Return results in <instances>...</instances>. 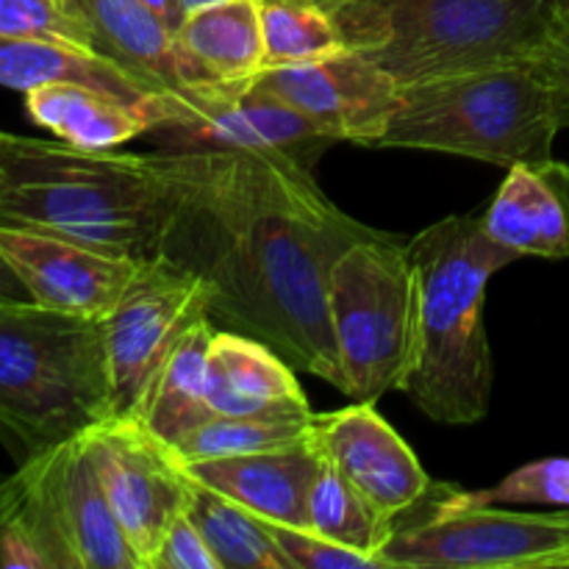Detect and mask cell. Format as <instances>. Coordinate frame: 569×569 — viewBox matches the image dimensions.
<instances>
[{
    "label": "cell",
    "mask_w": 569,
    "mask_h": 569,
    "mask_svg": "<svg viewBox=\"0 0 569 569\" xmlns=\"http://www.w3.org/2000/svg\"><path fill=\"white\" fill-rule=\"evenodd\" d=\"M189 192L161 256L198 276L217 328L270 345L342 392L333 261L376 228L345 214L298 150H187Z\"/></svg>",
    "instance_id": "1"
},
{
    "label": "cell",
    "mask_w": 569,
    "mask_h": 569,
    "mask_svg": "<svg viewBox=\"0 0 569 569\" xmlns=\"http://www.w3.org/2000/svg\"><path fill=\"white\" fill-rule=\"evenodd\" d=\"M189 192L187 150L120 153L0 131V226L150 261Z\"/></svg>",
    "instance_id": "2"
},
{
    "label": "cell",
    "mask_w": 569,
    "mask_h": 569,
    "mask_svg": "<svg viewBox=\"0 0 569 569\" xmlns=\"http://www.w3.org/2000/svg\"><path fill=\"white\" fill-rule=\"evenodd\" d=\"M417 276L415 356L400 392L442 426H472L492 403V348L483 326L489 278L517 261L483 217L450 214L409 239Z\"/></svg>",
    "instance_id": "3"
},
{
    "label": "cell",
    "mask_w": 569,
    "mask_h": 569,
    "mask_svg": "<svg viewBox=\"0 0 569 569\" xmlns=\"http://www.w3.org/2000/svg\"><path fill=\"white\" fill-rule=\"evenodd\" d=\"M345 48L400 89L528 61L561 0H326Z\"/></svg>",
    "instance_id": "4"
},
{
    "label": "cell",
    "mask_w": 569,
    "mask_h": 569,
    "mask_svg": "<svg viewBox=\"0 0 569 569\" xmlns=\"http://www.w3.org/2000/svg\"><path fill=\"white\" fill-rule=\"evenodd\" d=\"M114 417L103 320L37 303L0 306V433L22 453Z\"/></svg>",
    "instance_id": "5"
},
{
    "label": "cell",
    "mask_w": 569,
    "mask_h": 569,
    "mask_svg": "<svg viewBox=\"0 0 569 569\" xmlns=\"http://www.w3.org/2000/svg\"><path fill=\"white\" fill-rule=\"evenodd\" d=\"M559 131L542 72L531 61H509L400 89V106L378 148L433 150L509 170L553 159Z\"/></svg>",
    "instance_id": "6"
},
{
    "label": "cell",
    "mask_w": 569,
    "mask_h": 569,
    "mask_svg": "<svg viewBox=\"0 0 569 569\" xmlns=\"http://www.w3.org/2000/svg\"><path fill=\"white\" fill-rule=\"evenodd\" d=\"M0 569H142L103 492L87 433L0 478Z\"/></svg>",
    "instance_id": "7"
},
{
    "label": "cell",
    "mask_w": 569,
    "mask_h": 569,
    "mask_svg": "<svg viewBox=\"0 0 569 569\" xmlns=\"http://www.w3.org/2000/svg\"><path fill=\"white\" fill-rule=\"evenodd\" d=\"M328 320L342 395L378 403L403 389L415 356L417 276L409 242L376 231L350 244L328 272Z\"/></svg>",
    "instance_id": "8"
},
{
    "label": "cell",
    "mask_w": 569,
    "mask_h": 569,
    "mask_svg": "<svg viewBox=\"0 0 569 569\" xmlns=\"http://www.w3.org/2000/svg\"><path fill=\"white\" fill-rule=\"evenodd\" d=\"M431 515L395 522L383 569H569L567 515H526L470 503L461 489L433 487Z\"/></svg>",
    "instance_id": "9"
},
{
    "label": "cell",
    "mask_w": 569,
    "mask_h": 569,
    "mask_svg": "<svg viewBox=\"0 0 569 569\" xmlns=\"http://www.w3.org/2000/svg\"><path fill=\"white\" fill-rule=\"evenodd\" d=\"M200 317H206V289L198 276L167 256L137 267L120 303L103 320L114 417H137L161 361Z\"/></svg>",
    "instance_id": "10"
},
{
    "label": "cell",
    "mask_w": 569,
    "mask_h": 569,
    "mask_svg": "<svg viewBox=\"0 0 569 569\" xmlns=\"http://www.w3.org/2000/svg\"><path fill=\"white\" fill-rule=\"evenodd\" d=\"M87 442L122 537L148 569L170 522L187 509V470L139 417H109L89 428Z\"/></svg>",
    "instance_id": "11"
},
{
    "label": "cell",
    "mask_w": 569,
    "mask_h": 569,
    "mask_svg": "<svg viewBox=\"0 0 569 569\" xmlns=\"http://www.w3.org/2000/svg\"><path fill=\"white\" fill-rule=\"evenodd\" d=\"M170 150H298L328 139L292 106L253 81L206 83L159 98V122L150 128Z\"/></svg>",
    "instance_id": "12"
},
{
    "label": "cell",
    "mask_w": 569,
    "mask_h": 569,
    "mask_svg": "<svg viewBox=\"0 0 569 569\" xmlns=\"http://www.w3.org/2000/svg\"><path fill=\"white\" fill-rule=\"evenodd\" d=\"M253 83L303 114L328 142L378 148L400 106V87L359 50L261 70Z\"/></svg>",
    "instance_id": "13"
},
{
    "label": "cell",
    "mask_w": 569,
    "mask_h": 569,
    "mask_svg": "<svg viewBox=\"0 0 569 569\" xmlns=\"http://www.w3.org/2000/svg\"><path fill=\"white\" fill-rule=\"evenodd\" d=\"M311 442L389 520L415 511L433 487L415 450L378 415L376 403L353 400L339 411L315 415Z\"/></svg>",
    "instance_id": "14"
},
{
    "label": "cell",
    "mask_w": 569,
    "mask_h": 569,
    "mask_svg": "<svg viewBox=\"0 0 569 569\" xmlns=\"http://www.w3.org/2000/svg\"><path fill=\"white\" fill-rule=\"evenodd\" d=\"M0 253L22 278L33 303L89 320H109L142 264L20 226H0Z\"/></svg>",
    "instance_id": "15"
},
{
    "label": "cell",
    "mask_w": 569,
    "mask_h": 569,
    "mask_svg": "<svg viewBox=\"0 0 569 569\" xmlns=\"http://www.w3.org/2000/svg\"><path fill=\"white\" fill-rule=\"evenodd\" d=\"M87 33L92 53L103 56L153 98L206 87L189 70L176 31L139 0H61Z\"/></svg>",
    "instance_id": "16"
},
{
    "label": "cell",
    "mask_w": 569,
    "mask_h": 569,
    "mask_svg": "<svg viewBox=\"0 0 569 569\" xmlns=\"http://www.w3.org/2000/svg\"><path fill=\"white\" fill-rule=\"evenodd\" d=\"M194 481L226 495L267 522L309 528V492L320 470V450L311 442L226 459L181 461Z\"/></svg>",
    "instance_id": "17"
},
{
    "label": "cell",
    "mask_w": 569,
    "mask_h": 569,
    "mask_svg": "<svg viewBox=\"0 0 569 569\" xmlns=\"http://www.w3.org/2000/svg\"><path fill=\"white\" fill-rule=\"evenodd\" d=\"M483 228L517 259H569V164L526 161L506 172Z\"/></svg>",
    "instance_id": "18"
},
{
    "label": "cell",
    "mask_w": 569,
    "mask_h": 569,
    "mask_svg": "<svg viewBox=\"0 0 569 569\" xmlns=\"http://www.w3.org/2000/svg\"><path fill=\"white\" fill-rule=\"evenodd\" d=\"M206 403L211 415H311L309 398L281 353L248 333L217 328L209 348Z\"/></svg>",
    "instance_id": "19"
},
{
    "label": "cell",
    "mask_w": 569,
    "mask_h": 569,
    "mask_svg": "<svg viewBox=\"0 0 569 569\" xmlns=\"http://www.w3.org/2000/svg\"><path fill=\"white\" fill-rule=\"evenodd\" d=\"M26 111L61 142L100 153L148 133L159 120V98L137 103L87 83L59 81L26 92Z\"/></svg>",
    "instance_id": "20"
},
{
    "label": "cell",
    "mask_w": 569,
    "mask_h": 569,
    "mask_svg": "<svg viewBox=\"0 0 569 569\" xmlns=\"http://www.w3.org/2000/svg\"><path fill=\"white\" fill-rule=\"evenodd\" d=\"M176 42L200 83L253 81L264 70L259 0H228L189 14Z\"/></svg>",
    "instance_id": "21"
},
{
    "label": "cell",
    "mask_w": 569,
    "mask_h": 569,
    "mask_svg": "<svg viewBox=\"0 0 569 569\" xmlns=\"http://www.w3.org/2000/svg\"><path fill=\"white\" fill-rule=\"evenodd\" d=\"M214 331L217 326L209 315L192 322L161 361L139 403V420L170 448H176L192 428L211 417L206 403V372H209V348Z\"/></svg>",
    "instance_id": "22"
},
{
    "label": "cell",
    "mask_w": 569,
    "mask_h": 569,
    "mask_svg": "<svg viewBox=\"0 0 569 569\" xmlns=\"http://www.w3.org/2000/svg\"><path fill=\"white\" fill-rule=\"evenodd\" d=\"M59 81L87 83V87L137 100V103L156 100L128 72L92 50L53 42V39L0 37V87L31 92L44 83Z\"/></svg>",
    "instance_id": "23"
},
{
    "label": "cell",
    "mask_w": 569,
    "mask_h": 569,
    "mask_svg": "<svg viewBox=\"0 0 569 569\" xmlns=\"http://www.w3.org/2000/svg\"><path fill=\"white\" fill-rule=\"evenodd\" d=\"M189 476V472H187ZM187 515L203 533L220 569H289L267 520L189 476Z\"/></svg>",
    "instance_id": "24"
},
{
    "label": "cell",
    "mask_w": 569,
    "mask_h": 569,
    "mask_svg": "<svg viewBox=\"0 0 569 569\" xmlns=\"http://www.w3.org/2000/svg\"><path fill=\"white\" fill-rule=\"evenodd\" d=\"M311 415H211L172 448L178 461L226 459V456L261 453V450L292 448L309 439Z\"/></svg>",
    "instance_id": "25"
},
{
    "label": "cell",
    "mask_w": 569,
    "mask_h": 569,
    "mask_svg": "<svg viewBox=\"0 0 569 569\" xmlns=\"http://www.w3.org/2000/svg\"><path fill=\"white\" fill-rule=\"evenodd\" d=\"M395 522L398 520L383 517L370 500L361 498L320 456V470H317V478L309 492L311 531L378 559L387 539L392 537ZM378 565H381V559H378Z\"/></svg>",
    "instance_id": "26"
},
{
    "label": "cell",
    "mask_w": 569,
    "mask_h": 569,
    "mask_svg": "<svg viewBox=\"0 0 569 569\" xmlns=\"http://www.w3.org/2000/svg\"><path fill=\"white\" fill-rule=\"evenodd\" d=\"M264 70L292 67L345 50L326 0H259Z\"/></svg>",
    "instance_id": "27"
},
{
    "label": "cell",
    "mask_w": 569,
    "mask_h": 569,
    "mask_svg": "<svg viewBox=\"0 0 569 569\" xmlns=\"http://www.w3.org/2000/svg\"><path fill=\"white\" fill-rule=\"evenodd\" d=\"M470 503H537L569 509V459H539L483 492H461Z\"/></svg>",
    "instance_id": "28"
},
{
    "label": "cell",
    "mask_w": 569,
    "mask_h": 569,
    "mask_svg": "<svg viewBox=\"0 0 569 569\" xmlns=\"http://www.w3.org/2000/svg\"><path fill=\"white\" fill-rule=\"evenodd\" d=\"M0 37L53 39L89 50L87 33L61 0H0Z\"/></svg>",
    "instance_id": "29"
},
{
    "label": "cell",
    "mask_w": 569,
    "mask_h": 569,
    "mask_svg": "<svg viewBox=\"0 0 569 569\" xmlns=\"http://www.w3.org/2000/svg\"><path fill=\"white\" fill-rule=\"evenodd\" d=\"M267 528L283 559L289 561V569H381L376 556L333 542L311 528L283 526V522H267Z\"/></svg>",
    "instance_id": "30"
},
{
    "label": "cell",
    "mask_w": 569,
    "mask_h": 569,
    "mask_svg": "<svg viewBox=\"0 0 569 569\" xmlns=\"http://www.w3.org/2000/svg\"><path fill=\"white\" fill-rule=\"evenodd\" d=\"M528 61L548 81L561 128H569V0H561L559 11L548 28V37L542 39L537 53Z\"/></svg>",
    "instance_id": "31"
},
{
    "label": "cell",
    "mask_w": 569,
    "mask_h": 569,
    "mask_svg": "<svg viewBox=\"0 0 569 569\" xmlns=\"http://www.w3.org/2000/svg\"><path fill=\"white\" fill-rule=\"evenodd\" d=\"M148 569H220L187 509L170 522Z\"/></svg>",
    "instance_id": "32"
},
{
    "label": "cell",
    "mask_w": 569,
    "mask_h": 569,
    "mask_svg": "<svg viewBox=\"0 0 569 569\" xmlns=\"http://www.w3.org/2000/svg\"><path fill=\"white\" fill-rule=\"evenodd\" d=\"M14 303H33V298L26 289V283H22V278L14 272V267L0 253V306Z\"/></svg>",
    "instance_id": "33"
},
{
    "label": "cell",
    "mask_w": 569,
    "mask_h": 569,
    "mask_svg": "<svg viewBox=\"0 0 569 569\" xmlns=\"http://www.w3.org/2000/svg\"><path fill=\"white\" fill-rule=\"evenodd\" d=\"M139 3H144L150 11H153V14H159L161 20L172 28V31H178V28H181L183 11H181V3H178V0H139Z\"/></svg>",
    "instance_id": "34"
},
{
    "label": "cell",
    "mask_w": 569,
    "mask_h": 569,
    "mask_svg": "<svg viewBox=\"0 0 569 569\" xmlns=\"http://www.w3.org/2000/svg\"><path fill=\"white\" fill-rule=\"evenodd\" d=\"M181 3V11H183V20H187L189 14H194V11L200 9H209V6H220V3H228V0H178Z\"/></svg>",
    "instance_id": "35"
},
{
    "label": "cell",
    "mask_w": 569,
    "mask_h": 569,
    "mask_svg": "<svg viewBox=\"0 0 569 569\" xmlns=\"http://www.w3.org/2000/svg\"><path fill=\"white\" fill-rule=\"evenodd\" d=\"M565 515H567V522H569V509H567V511H565Z\"/></svg>",
    "instance_id": "36"
}]
</instances>
